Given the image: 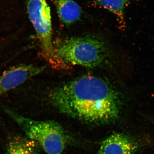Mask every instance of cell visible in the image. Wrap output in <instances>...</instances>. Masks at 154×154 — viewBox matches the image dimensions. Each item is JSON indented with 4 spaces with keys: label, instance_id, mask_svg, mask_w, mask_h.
<instances>
[{
    "label": "cell",
    "instance_id": "cell-1",
    "mask_svg": "<svg viewBox=\"0 0 154 154\" xmlns=\"http://www.w3.org/2000/svg\"><path fill=\"white\" fill-rule=\"evenodd\" d=\"M49 99L63 113L95 122L118 118L121 98L110 83L100 77L86 75L52 90Z\"/></svg>",
    "mask_w": 154,
    "mask_h": 154
},
{
    "label": "cell",
    "instance_id": "cell-2",
    "mask_svg": "<svg viewBox=\"0 0 154 154\" xmlns=\"http://www.w3.org/2000/svg\"><path fill=\"white\" fill-rule=\"evenodd\" d=\"M2 109L14 120L28 138L36 142L47 154H61L69 138L61 125L53 121H37L26 118L8 107Z\"/></svg>",
    "mask_w": 154,
    "mask_h": 154
},
{
    "label": "cell",
    "instance_id": "cell-3",
    "mask_svg": "<svg viewBox=\"0 0 154 154\" xmlns=\"http://www.w3.org/2000/svg\"><path fill=\"white\" fill-rule=\"evenodd\" d=\"M54 47L58 57L66 65L96 67L102 65L107 57L104 43L90 36L66 38Z\"/></svg>",
    "mask_w": 154,
    "mask_h": 154
},
{
    "label": "cell",
    "instance_id": "cell-4",
    "mask_svg": "<svg viewBox=\"0 0 154 154\" xmlns=\"http://www.w3.org/2000/svg\"><path fill=\"white\" fill-rule=\"evenodd\" d=\"M29 19L36 31L42 55L55 69H64L66 64L58 57L52 41L51 11L46 0H28Z\"/></svg>",
    "mask_w": 154,
    "mask_h": 154
},
{
    "label": "cell",
    "instance_id": "cell-5",
    "mask_svg": "<svg viewBox=\"0 0 154 154\" xmlns=\"http://www.w3.org/2000/svg\"><path fill=\"white\" fill-rule=\"evenodd\" d=\"M44 67L21 64L11 68L0 76V96L43 71Z\"/></svg>",
    "mask_w": 154,
    "mask_h": 154
},
{
    "label": "cell",
    "instance_id": "cell-6",
    "mask_svg": "<svg viewBox=\"0 0 154 154\" xmlns=\"http://www.w3.org/2000/svg\"><path fill=\"white\" fill-rule=\"evenodd\" d=\"M139 147L134 139L123 134L115 133L102 142L97 154H135Z\"/></svg>",
    "mask_w": 154,
    "mask_h": 154
},
{
    "label": "cell",
    "instance_id": "cell-7",
    "mask_svg": "<svg viewBox=\"0 0 154 154\" xmlns=\"http://www.w3.org/2000/svg\"><path fill=\"white\" fill-rule=\"evenodd\" d=\"M62 24L69 25L81 19L82 11L73 0H52Z\"/></svg>",
    "mask_w": 154,
    "mask_h": 154
},
{
    "label": "cell",
    "instance_id": "cell-8",
    "mask_svg": "<svg viewBox=\"0 0 154 154\" xmlns=\"http://www.w3.org/2000/svg\"><path fill=\"white\" fill-rule=\"evenodd\" d=\"M37 144L28 137L15 136L9 140L7 149L9 154H39Z\"/></svg>",
    "mask_w": 154,
    "mask_h": 154
},
{
    "label": "cell",
    "instance_id": "cell-9",
    "mask_svg": "<svg viewBox=\"0 0 154 154\" xmlns=\"http://www.w3.org/2000/svg\"><path fill=\"white\" fill-rule=\"evenodd\" d=\"M96 6L113 13L120 21H123L124 11L130 3L129 0H94Z\"/></svg>",
    "mask_w": 154,
    "mask_h": 154
}]
</instances>
